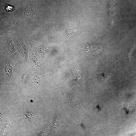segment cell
I'll list each match as a JSON object with an SVG mask.
<instances>
[{
    "label": "cell",
    "instance_id": "obj_3",
    "mask_svg": "<svg viewBox=\"0 0 136 136\" xmlns=\"http://www.w3.org/2000/svg\"><path fill=\"white\" fill-rule=\"evenodd\" d=\"M36 14L33 10L32 11L28 9L25 10L21 14V19H24L28 16L33 17V15Z\"/></svg>",
    "mask_w": 136,
    "mask_h": 136
},
{
    "label": "cell",
    "instance_id": "obj_5",
    "mask_svg": "<svg viewBox=\"0 0 136 136\" xmlns=\"http://www.w3.org/2000/svg\"><path fill=\"white\" fill-rule=\"evenodd\" d=\"M132 2H133L135 4H136V3H134V2H133V1H132Z\"/></svg>",
    "mask_w": 136,
    "mask_h": 136
},
{
    "label": "cell",
    "instance_id": "obj_1",
    "mask_svg": "<svg viewBox=\"0 0 136 136\" xmlns=\"http://www.w3.org/2000/svg\"><path fill=\"white\" fill-rule=\"evenodd\" d=\"M109 0L107 13L108 23L109 24L111 25L115 19L117 11L115 6L112 0Z\"/></svg>",
    "mask_w": 136,
    "mask_h": 136
},
{
    "label": "cell",
    "instance_id": "obj_2",
    "mask_svg": "<svg viewBox=\"0 0 136 136\" xmlns=\"http://www.w3.org/2000/svg\"><path fill=\"white\" fill-rule=\"evenodd\" d=\"M4 70L7 76L10 77L12 76V67L10 65V62L8 61H5L4 66Z\"/></svg>",
    "mask_w": 136,
    "mask_h": 136
},
{
    "label": "cell",
    "instance_id": "obj_4",
    "mask_svg": "<svg viewBox=\"0 0 136 136\" xmlns=\"http://www.w3.org/2000/svg\"><path fill=\"white\" fill-rule=\"evenodd\" d=\"M24 115L26 116L27 119L30 122H33L35 120V114L32 112H28Z\"/></svg>",
    "mask_w": 136,
    "mask_h": 136
}]
</instances>
